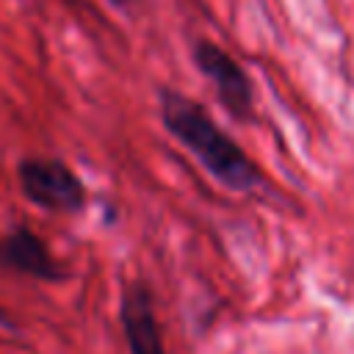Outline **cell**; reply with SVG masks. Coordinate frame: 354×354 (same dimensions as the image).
<instances>
[{
  "label": "cell",
  "mask_w": 354,
  "mask_h": 354,
  "mask_svg": "<svg viewBox=\"0 0 354 354\" xmlns=\"http://www.w3.org/2000/svg\"><path fill=\"white\" fill-rule=\"evenodd\" d=\"M160 122L171 133V138H177L221 185L232 191H249L260 183V169L210 119V113L199 102L171 88H163L160 91Z\"/></svg>",
  "instance_id": "1"
},
{
  "label": "cell",
  "mask_w": 354,
  "mask_h": 354,
  "mask_svg": "<svg viewBox=\"0 0 354 354\" xmlns=\"http://www.w3.org/2000/svg\"><path fill=\"white\" fill-rule=\"evenodd\" d=\"M22 194L53 213H75L86 205L83 180L58 158H25L17 166Z\"/></svg>",
  "instance_id": "2"
},
{
  "label": "cell",
  "mask_w": 354,
  "mask_h": 354,
  "mask_svg": "<svg viewBox=\"0 0 354 354\" xmlns=\"http://www.w3.org/2000/svg\"><path fill=\"white\" fill-rule=\"evenodd\" d=\"M194 61H196V69L213 83L216 97L230 111V116L249 119L252 116V86L241 64L213 41H196Z\"/></svg>",
  "instance_id": "3"
},
{
  "label": "cell",
  "mask_w": 354,
  "mask_h": 354,
  "mask_svg": "<svg viewBox=\"0 0 354 354\" xmlns=\"http://www.w3.org/2000/svg\"><path fill=\"white\" fill-rule=\"evenodd\" d=\"M0 266L44 282H61L66 277L50 246L28 227H14L8 235L0 238Z\"/></svg>",
  "instance_id": "4"
},
{
  "label": "cell",
  "mask_w": 354,
  "mask_h": 354,
  "mask_svg": "<svg viewBox=\"0 0 354 354\" xmlns=\"http://www.w3.org/2000/svg\"><path fill=\"white\" fill-rule=\"evenodd\" d=\"M122 329L130 354H166L152 293L147 290L144 282H130L122 296Z\"/></svg>",
  "instance_id": "5"
},
{
  "label": "cell",
  "mask_w": 354,
  "mask_h": 354,
  "mask_svg": "<svg viewBox=\"0 0 354 354\" xmlns=\"http://www.w3.org/2000/svg\"><path fill=\"white\" fill-rule=\"evenodd\" d=\"M108 3H113V6H133V3H138V0H108Z\"/></svg>",
  "instance_id": "6"
},
{
  "label": "cell",
  "mask_w": 354,
  "mask_h": 354,
  "mask_svg": "<svg viewBox=\"0 0 354 354\" xmlns=\"http://www.w3.org/2000/svg\"><path fill=\"white\" fill-rule=\"evenodd\" d=\"M3 318H6V315H3V310H0V321H3Z\"/></svg>",
  "instance_id": "7"
}]
</instances>
